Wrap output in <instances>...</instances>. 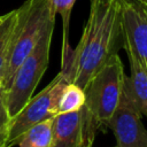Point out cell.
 <instances>
[{"label": "cell", "mask_w": 147, "mask_h": 147, "mask_svg": "<svg viewBox=\"0 0 147 147\" xmlns=\"http://www.w3.org/2000/svg\"><path fill=\"white\" fill-rule=\"evenodd\" d=\"M121 0H90V14L75 49L61 63L68 83L84 88L114 55L123 48Z\"/></svg>", "instance_id": "1"}, {"label": "cell", "mask_w": 147, "mask_h": 147, "mask_svg": "<svg viewBox=\"0 0 147 147\" xmlns=\"http://www.w3.org/2000/svg\"><path fill=\"white\" fill-rule=\"evenodd\" d=\"M48 0H26L17 8L8 59L2 74V87L7 91L14 72L38 42L47 22L55 18Z\"/></svg>", "instance_id": "2"}, {"label": "cell", "mask_w": 147, "mask_h": 147, "mask_svg": "<svg viewBox=\"0 0 147 147\" xmlns=\"http://www.w3.org/2000/svg\"><path fill=\"white\" fill-rule=\"evenodd\" d=\"M54 26L55 18H52L45 25L33 49L14 72L11 83L6 91V105L10 118L14 117L32 98L36 87L48 67Z\"/></svg>", "instance_id": "3"}, {"label": "cell", "mask_w": 147, "mask_h": 147, "mask_svg": "<svg viewBox=\"0 0 147 147\" xmlns=\"http://www.w3.org/2000/svg\"><path fill=\"white\" fill-rule=\"evenodd\" d=\"M124 65L118 54L114 55L85 85V106L106 131L123 92Z\"/></svg>", "instance_id": "4"}, {"label": "cell", "mask_w": 147, "mask_h": 147, "mask_svg": "<svg viewBox=\"0 0 147 147\" xmlns=\"http://www.w3.org/2000/svg\"><path fill=\"white\" fill-rule=\"evenodd\" d=\"M68 80L60 71L53 80L41 90L37 95L32 96L28 103L10 118L7 136V147L17 145L22 134L31 126L54 118L57 115V102L60 94Z\"/></svg>", "instance_id": "5"}, {"label": "cell", "mask_w": 147, "mask_h": 147, "mask_svg": "<svg viewBox=\"0 0 147 147\" xmlns=\"http://www.w3.org/2000/svg\"><path fill=\"white\" fill-rule=\"evenodd\" d=\"M100 125L84 105L79 110L53 118L49 147H93Z\"/></svg>", "instance_id": "6"}, {"label": "cell", "mask_w": 147, "mask_h": 147, "mask_svg": "<svg viewBox=\"0 0 147 147\" xmlns=\"http://www.w3.org/2000/svg\"><path fill=\"white\" fill-rule=\"evenodd\" d=\"M107 127L113 131L117 147H147V130L124 86L119 102Z\"/></svg>", "instance_id": "7"}, {"label": "cell", "mask_w": 147, "mask_h": 147, "mask_svg": "<svg viewBox=\"0 0 147 147\" xmlns=\"http://www.w3.org/2000/svg\"><path fill=\"white\" fill-rule=\"evenodd\" d=\"M123 48L131 49L147 70V7L140 0H121Z\"/></svg>", "instance_id": "8"}, {"label": "cell", "mask_w": 147, "mask_h": 147, "mask_svg": "<svg viewBox=\"0 0 147 147\" xmlns=\"http://www.w3.org/2000/svg\"><path fill=\"white\" fill-rule=\"evenodd\" d=\"M124 49L127 54L131 71L130 77H125L124 90L140 115L147 117V70L131 49Z\"/></svg>", "instance_id": "9"}, {"label": "cell", "mask_w": 147, "mask_h": 147, "mask_svg": "<svg viewBox=\"0 0 147 147\" xmlns=\"http://www.w3.org/2000/svg\"><path fill=\"white\" fill-rule=\"evenodd\" d=\"M53 118L42 121L26 130L20 140L18 147H49L52 139Z\"/></svg>", "instance_id": "10"}, {"label": "cell", "mask_w": 147, "mask_h": 147, "mask_svg": "<svg viewBox=\"0 0 147 147\" xmlns=\"http://www.w3.org/2000/svg\"><path fill=\"white\" fill-rule=\"evenodd\" d=\"M52 11L55 15H60L62 18V48H61V63L67 60L71 53V47L69 44V28H70V16L72 7L76 0H48Z\"/></svg>", "instance_id": "11"}, {"label": "cell", "mask_w": 147, "mask_h": 147, "mask_svg": "<svg viewBox=\"0 0 147 147\" xmlns=\"http://www.w3.org/2000/svg\"><path fill=\"white\" fill-rule=\"evenodd\" d=\"M17 21V9H14L5 15H2V20L0 22V76L2 78V74L5 70V65L8 59L13 30L15 28Z\"/></svg>", "instance_id": "12"}, {"label": "cell", "mask_w": 147, "mask_h": 147, "mask_svg": "<svg viewBox=\"0 0 147 147\" xmlns=\"http://www.w3.org/2000/svg\"><path fill=\"white\" fill-rule=\"evenodd\" d=\"M84 105H85L84 90L74 83H67L59 98L57 114L77 111Z\"/></svg>", "instance_id": "13"}, {"label": "cell", "mask_w": 147, "mask_h": 147, "mask_svg": "<svg viewBox=\"0 0 147 147\" xmlns=\"http://www.w3.org/2000/svg\"><path fill=\"white\" fill-rule=\"evenodd\" d=\"M10 116L6 105V90L0 87V147H7V136Z\"/></svg>", "instance_id": "14"}, {"label": "cell", "mask_w": 147, "mask_h": 147, "mask_svg": "<svg viewBox=\"0 0 147 147\" xmlns=\"http://www.w3.org/2000/svg\"><path fill=\"white\" fill-rule=\"evenodd\" d=\"M140 1H141V2H142V3H144L146 7H147V0H140Z\"/></svg>", "instance_id": "15"}, {"label": "cell", "mask_w": 147, "mask_h": 147, "mask_svg": "<svg viewBox=\"0 0 147 147\" xmlns=\"http://www.w3.org/2000/svg\"><path fill=\"white\" fill-rule=\"evenodd\" d=\"M2 86V78H1V76H0V87Z\"/></svg>", "instance_id": "16"}, {"label": "cell", "mask_w": 147, "mask_h": 147, "mask_svg": "<svg viewBox=\"0 0 147 147\" xmlns=\"http://www.w3.org/2000/svg\"><path fill=\"white\" fill-rule=\"evenodd\" d=\"M1 20H2V16H0V22H1Z\"/></svg>", "instance_id": "17"}, {"label": "cell", "mask_w": 147, "mask_h": 147, "mask_svg": "<svg viewBox=\"0 0 147 147\" xmlns=\"http://www.w3.org/2000/svg\"><path fill=\"white\" fill-rule=\"evenodd\" d=\"M114 147H117V146H114Z\"/></svg>", "instance_id": "18"}]
</instances>
